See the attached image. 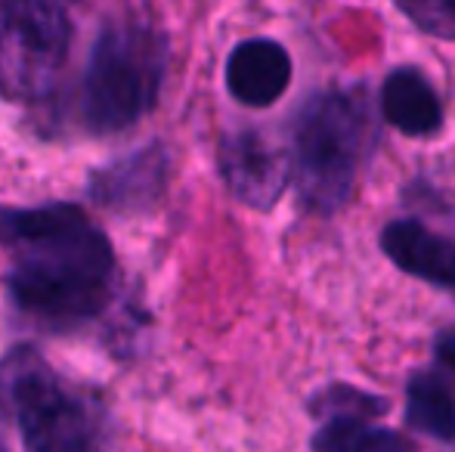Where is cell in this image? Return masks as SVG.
Returning a JSON list of instances; mask_svg holds the SVG:
<instances>
[{
  "mask_svg": "<svg viewBox=\"0 0 455 452\" xmlns=\"http://www.w3.org/2000/svg\"><path fill=\"white\" fill-rule=\"evenodd\" d=\"M394 6L425 35L455 41V0H394Z\"/></svg>",
  "mask_w": 455,
  "mask_h": 452,
  "instance_id": "cell-14",
  "label": "cell"
},
{
  "mask_svg": "<svg viewBox=\"0 0 455 452\" xmlns=\"http://www.w3.org/2000/svg\"><path fill=\"white\" fill-rule=\"evenodd\" d=\"M390 409V403L375 393H365L350 385H329L310 397V412L319 418H378Z\"/></svg>",
  "mask_w": 455,
  "mask_h": 452,
  "instance_id": "cell-13",
  "label": "cell"
},
{
  "mask_svg": "<svg viewBox=\"0 0 455 452\" xmlns=\"http://www.w3.org/2000/svg\"><path fill=\"white\" fill-rule=\"evenodd\" d=\"M381 115L406 137H434L443 127V106L419 68H396L381 87Z\"/></svg>",
  "mask_w": 455,
  "mask_h": 452,
  "instance_id": "cell-9",
  "label": "cell"
},
{
  "mask_svg": "<svg viewBox=\"0 0 455 452\" xmlns=\"http://www.w3.org/2000/svg\"><path fill=\"white\" fill-rule=\"evenodd\" d=\"M0 452H10V443H6V431H4V412H0Z\"/></svg>",
  "mask_w": 455,
  "mask_h": 452,
  "instance_id": "cell-16",
  "label": "cell"
},
{
  "mask_svg": "<svg viewBox=\"0 0 455 452\" xmlns=\"http://www.w3.org/2000/svg\"><path fill=\"white\" fill-rule=\"evenodd\" d=\"M313 452H415L412 443L390 428H371L365 418H329L313 434Z\"/></svg>",
  "mask_w": 455,
  "mask_h": 452,
  "instance_id": "cell-12",
  "label": "cell"
},
{
  "mask_svg": "<svg viewBox=\"0 0 455 452\" xmlns=\"http://www.w3.org/2000/svg\"><path fill=\"white\" fill-rule=\"evenodd\" d=\"M164 183V152L146 149L124 162L106 168L93 183L96 202L108 208H143L162 193Z\"/></svg>",
  "mask_w": 455,
  "mask_h": 452,
  "instance_id": "cell-10",
  "label": "cell"
},
{
  "mask_svg": "<svg viewBox=\"0 0 455 452\" xmlns=\"http://www.w3.org/2000/svg\"><path fill=\"white\" fill-rule=\"evenodd\" d=\"M371 143L375 124L363 93H316L300 109L294 121L291 162L307 211L329 218L347 205Z\"/></svg>",
  "mask_w": 455,
  "mask_h": 452,
  "instance_id": "cell-2",
  "label": "cell"
},
{
  "mask_svg": "<svg viewBox=\"0 0 455 452\" xmlns=\"http://www.w3.org/2000/svg\"><path fill=\"white\" fill-rule=\"evenodd\" d=\"M381 251L409 276L440 289H455V242L419 220H394L384 226Z\"/></svg>",
  "mask_w": 455,
  "mask_h": 452,
  "instance_id": "cell-8",
  "label": "cell"
},
{
  "mask_svg": "<svg viewBox=\"0 0 455 452\" xmlns=\"http://www.w3.org/2000/svg\"><path fill=\"white\" fill-rule=\"evenodd\" d=\"M164 37L140 22H115L96 37L81 109L96 133L137 124L156 106L164 78Z\"/></svg>",
  "mask_w": 455,
  "mask_h": 452,
  "instance_id": "cell-4",
  "label": "cell"
},
{
  "mask_svg": "<svg viewBox=\"0 0 455 452\" xmlns=\"http://www.w3.org/2000/svg\"><path fill=\"white\" fill-rule=\"evenodd\" d=\"M291 84V56L270 37L242 41L227 59V87L242 106L267 109Z\"/></svg>",
  "mask_w": 455,
  "mask_h": 452,
  "instance_id": "cell-7",
  "label": "cell"
},
{
  "mask_svg": "<svg viewBox=\"0 0 455 452\" xmlns=\"http://www.w3.org/2000/svg\"><path fill=\"white\" fill-rule=\"evenodd\" d=\"M0 245L10 251L12 301L44 326H78L112 301V245L78 205L0 208Z\"/></svg>",
  "mask_w": 455,
  "mask_h": 452,
  "instance_id": "cell-1",
  "label": "cell"
},
{
  "mask_svg": "<svg viewBox=\"0 0 455 452\" xmlns=\"http://www.w3.org/2000/svg\"><path fill=\"white\" fill-rule=\"evenodd\" d=\"M406 422L409 428L434 437V440H455V400L450 387L434 372H415L406 385Z\"/></svg>",
  "mask_w": 455,
  "mask_h": 452,
  "instance_id": "cell-11",
  "label": "cell"
},
{
  "mask_svg": "<svg viewBox=\"0 0 455 452\" xmlns=\"http://www.w3.org/2000/svg\"><path fill=\"white\" fill-rule=\"evenodd\" d=\"M217 162L229 193L258 211H270L294 177L291 152L279 149L258 131H242L223 139Z\"/></svg>",
  "mask_w": 455,
  "mask_h": 452,
  "instance_id": "cell-6",
  "label": "cell"
},
{
  "mask_svg": "<svg viewBox=\"0 0 455 452\" xmlns=\"http://www.w3.org/2000/svg\"><path fill=\"white\" fill-rule=\"evenodd\" d=\"M0 393L25 452H108L106 409L35 350H16L0 366Z\"/></svg>",
  "mask_w": 455,
  "mask_h": 452,
  "instance_id": "cell-3",
  "label": "cell"
},
{
  "mask_svg": "<svg viewBox=\"0 0 455 452\" xmlns=\"http://www.w3.org/2000/svg\"><path fill=\"white\" fill-rule=\"evenodd\" d=\"M434 353H437V360L443 362L446 369H452L455 372V329H446V332L437 335V341H434Z\"/></svg>",
  "mask_w": 455,
  "mask_h": 452,
  "instance_id": "cell-15",
  "label": "cell"
},
{
  "mask_svg": "<svg viewBox=\"0 0 455 452\" xmlns=\"http://www.w3.org/2000/svg\"><path fill=\"white\" fill-rule=\"evenodd\" d=\"M72 22L60 0H0V93L44 99L66 66Z\"/></svg>",
  "mask_w": 455,
  "mask_h": 452,
  "instance_id": "cell-5",
  "label": "cell"
}]
</instances>
